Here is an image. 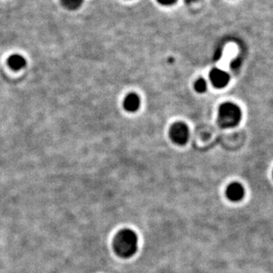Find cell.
Listing matches in <instances>:
<instances>
[{"instance_id": "8", "label": "cell", "mask_w": 273, "mask_h": 273, "mask_svg": "<svg viewBox=\"0 0 273 273\" xmlns=\"http://www.w3.org/2000/svg\"><path fill=\"white\" fill-rule=\"evenodd\" d=\"M61 4L69 10H75L79 8L84 0H60Z\"/></svg>"}, {"instance_id": "1", "label": "cell", "mask_w": 273, "mask_h": 273, "mask_svg": "<svg viewBox=\"0 0 273 273\" xmlns=\"http://www.w3.org/2000/svg\"><path fill=\"white\" fill-rule=\"evenodd\" d=\"M115 254L122 258L133 256L138 250V236L133 231L124 229L115 235L113 242Z\"/></svg>"}, {"instance_id": "7", "label": "cell", "mask_w": 273, "mask_h": 273, "mask_svg": "<svg viewBox=\"0 0 273 273\" xmlns=\"http://www.w3.org/2000/svg\"><path fill=\"white\" fill-rule=\"evenodd\" d=\"M7 63L12 70H20L24 68L26 60L21 55H14L8 58Z\"/></svg>"}, {"instance_id": "9", "label": "cell", "mask_w": 273, "mask_h": 273, "mask_svg": "<svg viewBox=\"0 0 273 273\" xmlns=\"http://www.w3.org/2000/svg\"><path fill=\"white\" fill-rule=\"evenodd\" d=\"M194 89L195 91L199 92V93H202L205 92L207 90V83L203 78H200L197 80L194 84Z\"/></svg>"}, {"instance_id": "10", "label": "cell", "mask_w": 273, "mask_h": 273, "mask_svg": "<svg viewBox=\"0 0 273 273\" xmlns=\"http://www.w3.org/2000/svg\"><path fill=\"white\" fill-rule=\"evenodd\" d=\"M161 5H171L175 4L178 0H157Z\"/></svg>"}, {"instance_id": "5", "label": "cell", "mask_w": 273, "mask_h": 273, "mask_svg": "<svg viewBox=\"0 0 273 273\" xmlns=\"http://www.w3.org/2000/svg\"><path fill=\"white\" fill-rule=\"evenodd\" d=\"M244 187L239 183H232L226 189V196L232 201H238L243 199Z\"/></svg>"}, {"instance_id": "3", "label": "cell", "mask_w": 273, "mask_h": 273, "mask_svg": "<svg viewBox=\"0 0 273 273\" xmlns=\"http://www.w3.org/2000/svg\"><path fill=\"white\" fill-rule=\"evenodd\" d=\"M190 131L186 124L184 123H175L169 129V138L175 144L183 146L188 141Z\"/></svg>"}, {"instance_id": "11", "label": "cell", "mask_w": 273, "mask_h": 273, "mask_svg": "<svg viewBox=\"0 0 273 273\" xmlns=\"http://www.w3.org/2000/svg\"><path fill=\"white\" fill-rule=\"evenodd\" d=\"M186 3H188V4H191V3H194L195 1H197V0H184Z\"/></svg>"}, {"instance_id": "2", "label": "cell", "mask_w": 273, "mask_h": 273, "mask_svg": "<svg viewBox=\"0 0 273 273\" xmlns=\"http://www.w3.org/2000/svg\"><path fill=\"white\" fill-rule=\"evenodd\" d=\"M218 124L224 129L233 128L241 120V111L237 105L226 102L219 107Z\"/></svg>"}, {"instance_id": "6", "label": "cell", "mask_w": 273, "mask_h": 273, "mask_svg": "<svg viewBox=\"0 0 273 273\" xmlns=\"http://www.w3.org/2000/svg\"><path fill=\"white\" fill-rule=\"evenodd\" d=\"M139 107H140V99L139 95L132 92L127 95L126 98L124 99V108L126 111L133 113L139 110Z\"/></svg>"}, {"instance_id": "4", "label": "cell", "mask_w": 273, "mask_h": 273, "mask_svg": "<svg viewBox=\"0 0 273 273\" xmlns=\"http://www.w3.org/2000/svg\"><path fill=\"white\" fill-rule=\"evenodd\" d=\"M210 81L212 83V85L217 87V88H223L224 86L228 85L230 76L229 74L224 72L223 70H218V69H214L211 70L210 74H209Z\"/></svg>"}]
</instances>
